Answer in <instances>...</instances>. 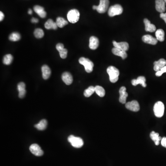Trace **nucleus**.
Listing matches in <instances>:
<instances>
[{
	"mask_svg": "<svg viewBox=\"0 0 166 166\" xmlns=\"http://www.w3.org/2000/svg\"><path fill=\"white\" fill-rule=\"evenodd\" d=\"M109 4V0H100L99 5L98 6H93V9L96 10L100 14H104L108 10Z\"/></svg>",
	"mask_w": 166,
	"mask_h": 166,
	"instance_id": "obj_2",
	"label": "nucleus"
},
{
	"mask_svg": "<svg viewBox=\"0 0 166 166\" xmlns=\"http://www.w3.org/2000/svg\"><path fill=\"white\" fill-rule=\"evenodd\" d=\"M150 137L152 140L155 142V144L156 145H159L160 141H161L162 139V138L159 136V133H156L154 131L151 132V134H150Z\"/></svg>",
	"mask_w": 166,
	"mask_h": 166,
	"instance_id": "obj_24",
	"label": "nucleus"
},
{
	"mask_svg": "<svg viewBox=\"0 0 166 166\" xmlns=\"http://www.w3.org/2000/svg\"><path fill=\"white\" fill-rule=\"evenodd\" d=\"M29 149L31 153L37 157H40L43 156V152L41 149V147L36 144H31L30 147Z\"/></svg>",
	"mask_w": 166,
	"mask_h": 166,
	"instance_id": "obj_8",
	"label": "nucleus"
},
{
	"mask_svg": "<svg viewBox=\"0 0 166 166\" xmlns=\"http://www.w3.org/2000/svg\"><path fill=\"white\" fill-rule=\"evenodd\" d=\"M144 22L145 25V30L146 31L153 33L156 31V26L152 24L149 20L147 19H144Z\"/></svg>",
	"mask_w": 166,
	"mask_h": 166,
	"instance_id": "obj_19",
	"label": "nucleus"
},
{
	"mask_svg": "<svg viewBox=\"0 0 166 166\" xmlns=\"http://www.w3.org/2000/svg\"><path fill=\"white\" fill-rule=\"evenodd\" d=\"M161 144L164 147L166 148V137H163L161 140Z\"/></svg>",
	"mask_w": 166,
	"mask_h": 166,
	"instance_id": "obj_35",
	"label": "nucleus"
},
{
	"mask_svg": "<svg viewBox=\"0 0 166 166\" xmlns=\"http://www.w3.org/2000/svg\"><path fill=\"white\" fill-rule=\"evenodd\" d=\"M32 13H33V11H32V10H31V9H29L28 11V14H31Z\"/></svg>",
	"mask_w": 166,
	"mask_h": 166,
	"instance_id": "obj_39",
	"label": "nucleus"
},
{
	"mask_svg": "<svg viewBox=\"0 0 166 166\" xmlns=\"http://www.w3.org/2000/svg\"><path fill=\"white\" fill-rule=\"evenodd\" d=\"M56 23H57L58 27H60V28H62L65 25L68 24V22L67 20H65L64 18L60 17H58L57 18Z\"/></svg>",
	"mask_w": 166,
	"mask_h": 166,
	"instance_id": "obj_29",
	"label": "nucleus"
},
{
	"mask_svg": "<svg viewBox=\"0 0 166 166\" xmlns=\"http://www.w3.org/2000/svg\"><path fill=\"white\" fill-rule=\"evenodd\" d=\"M112 53L115 55L121 57L122 59H125L128 57V54L126 53V51H123L116 48H114L112 50Z\"/></svg>",
	"mask_w": 166,
	"mask_h": 166,
	"instance_id": "obj_23",
	"label": "nucleus"
},
{
	"mask_svg": "<svg viewBox=\"0 0 166 166\" xmlns=\"http://www.w3.org/2000/svg\"><path fill=\"white\" fill-rule=\"evenodd\" d=\"M62 78L63 81L67 85H71L73 81L72 75L68 72H65L63 73Z\"/></svg>",
	"mask_w": 166,
	"mask_h": 166,
	"instance_id": "obj_18",
	"label": "nucleus"
},
{
	"mask_svg": "<svg viewBox=\"0 0 166 166\" xmlns=\"http://www.w3.org/2000/svg\"><path fill=\"white\" fill-rule=\"evenodd\" d=\"M154 70L156 72H157L166 66V61L164 59H160L158 61L154 62Z\"/></svg>",
	"mask_w": 166,
	"mask_h": 166,
	"instance_id": "obj_15",
	"label": "nucleus"
},
{
	"mask_svg": "<svg viewBox=\"0 0 166 166\" xmlns=\"http://www.w3.org/2000/svg\"><path fill=\"white\" fill-rule=\"evenodd\" d=\"M44 27L48 30H56L57 29L58 26L56 22H54L53 20L51 19H49L45 23Z\"/></svg>",
	"mask_w": 166,
	"mask_h": 166,
	"instance_id": "obj_25",
	"label": "nucleus"
},
{
	"mask_svg": "<svg viewBox=\"0 0 166 166\" xmlns=\"http://www.w3.org/2000/svg\"><path fill=\"white\" fill-rule=\"evenodd\" d=\"M126 109L133 112H138L140 109V106L138 102L136 100H133L125 104Z\"/></svg>",
	"mask_w": 166,
	"mask_h": 166,
	"instance_id": "obj_9",
	"label": "nucleus"
},
{
	"mask_svg": "<svg viewBox=\"0 0 166 166\" xmlns=\"http://www.w3.org/2000/svg\"><path fill=\"white\" fill-rule=\"evenodd\" d=\"M113 45L114 47L123 51H128L129 49V44L127 42H122L118 43L116 41H114L113 42Z\"/></svg>",
	"mask_w": 166,
	"mask_h": 166,
	"instance_id": "obj_14",
	"label": "nucleus"
},
{
	"mask_svg": "<svg viewBox=\"0 0 166 166\" xmlns=\"http://www.w3.org/2000/svg\"><path fill=\"white\" fill-rule=\"evenodd\" d=\"M164 104L162 101H157L154 106V112L155 116L158 118H161L163 116L164 113Z\"/></svg>",
	"mask_w": 166,
	"mask_h": 166,
	"instance_id": "obj_5",
	"label": "nucleus"
},
{
	"mask_svg": "<svg viewBox=\"0 0 166 166\" xmlns=\"http://www.w3.org/2000/svg\"><path fill=\"white\" fill-rule=\"evenodd\" d=\"M126 89L125 86L121 87L119 90V101L121 104L126 103V98L128 97V93L126 92Z\"/></svg>",
	"mask_w": 166,
	"mask_h": 166,
	"instance_id": "obj_10",
	"label": "nucleus"
},
{
	"mask_svg": "<svg viewBox=\"0 0 166 166\" xmlns=\"http://www.w3.org/2000/svg\"><path fill=\"white\" fill-rule=\"evenodd\" d=\"M57 50L60 54V56L62 59H66L67 55V50L64 48V45L62 43H58L56 46Z\"/></svg>",
	"mask_w": 166,
	"mask_h": 166,
	"instance_id": "obj_12",
	"label": "nucleus"
},
{
	"mask_svg": "<svg viewBox=\"0 0 166 166\" xmlns=\"http://www.w3.org/2000/svg\"><path fill=\"white\" fill-rule=\"evenodd\" d=\"M35 37L37 38H41L44 36V32L43 30L40 28H37L34 32Z\"/></svg>",
	"mask_w": 166,
	"mask_h": 166,
	"instance_id": "obj_33",
	"label": "nucleus"
},
{
	"mask_svg": "<svg viewBox=\"0 0 166 166\" xmlns=\"http://www.w3.org/2000/svg\"><path fill=\"white\" fill-rule=\"evenodd\" d=\"M95 92L97 95L99 96L100 97H104L105 95V91L102 87L99 86H96L95 87Z\"/></svg>",
	"mask_w": 166,
	"mask_h": 166,
	"instance_id": "obj_28",
	"label": "nucleus"
},
{
	"mask_svg": "<svg viewBox=\"0 0 166 166\" xmlns=\"http://www.w3.org/2000/svg\"><path fill=\"white\" fill-rule=\"evenodd\" d=\"M42 76L44 80H47L49 78L51 75V70L48 66L43 65L42 67Z\"/></svg>",
	"mask_w": 166,
	"mask_h": 166,
	"instance_id": "obj_21",
	"label": "nucleus"
},
{
	"mask_svg": "<svg viewBox=\"0 0 166 166\" xmlns=\"http://www.w3.org/2000/svg\"><path fill=\"white\" fill-rule=\"evenodd\" d=\"M164 72H166V66L163 67V68H162L161 70L157 72L156 73V75L157 77L161 76L162 75V74Z\"/></svg>",
	"mask_w": 166,
	"mask_h": 166,
	"instance_id": "obj_34",
	"label": "nucleus"
},
{
	"mask_svg": "<svg viewBox=\"0 0 166 166\" xmlns=\"http://www.w3.org/2000/svg\"><path fill=\"white\" fill-rule=\"evenodd\" d=\"M160 18L163 19L166 24V13H161V14H160Z\"/></svg>",
	"mask_w": 166,
	"mask_h": 166,
	"instance_id": "obj_36",
	"label": "nucleus"
},
{
	"mask_svg": "<svg viewBox=\"0 0 166 166\" xmlns=\"http://www.w3.org/2000/svg\"><path fill=\"white\" fill-rule=\"evenodd\" d=\"M123 9L120 4H115L109 7L108 10V14L110 17H114L115 16L120 15L123 13Z\"/></svg>",
	"mask_w": 166,
	"mask_h": 166,
	"instance_id": "obj_7",
	"label": "nucleus"
},
{
	"mask_svg": "<svg viewBox=\"0 0 166 166\" xmlns=\"http://www.w3.org/2000/svg\"><path fill=\"white\" fill-rule=\"evenodd\" d=\"M47 121L45 119H43L41 120L40 122H39L37 124H36L35 125V127L37 129L39 130H41L43 131L44 130L47 128Z\"/></svg>",
	"mask_w": 166,
	"mask_h": 166,
	"instance_id": "obj_27",
	"label": "nucleus"
},
{
	"mask_svg": "<svg viewBox=\"0 0 166 166\" xmlns=\"http://www.w3.org/2000/svg\"><path fill=\"white\" fill-rule=\"evenodd\" d=\"M156 38L158 41L163 42L165 39V33L162 29H158L156 32Z\"/></svg>",
	"mask_w": 166,
	"mask_h": 166,
	"instance_id": "obj_26",
	"label": "nucleus"
},
{
	"mask_svg": "<svg viewBox=\"0 0 166 166\" xmlns=\"http://www.w3.org/2000/svg\"><path fill=\"white\" fill-rule=\"evenodd\" d=\"M19 91V96L20 98H23L25 96L26 94L25 85L24 82H20L18 85L17 86Z\"/></svg>",
	"mask_w": 166,
	"mask_h": 166,
	"instance_id": "obj_20",
	"label": "nucleus"
},
{
	"mask_svg": "<svg viewBox=\"0 0 166 166\" xmlns=\"http://www.w3.org/2000/svg\"><path fill=\"white\" fill-rule=\"evenodd\" d=\"M131 82L133 86H136L139 84H141L144 87H146L147 86L146 84V78L144 76L138 77L137 79L132 80Z\"/></svg>",
	"mask_w": 166,
	"mask_h": 166,
	"instance_id": "obj_17",
	"label": "nucleus"
},
{
	"mask_svg": "<svg viewBox=\"0 0 166 166\" xmlns=\"http://www.w3.org/2000/svg\"><path fill=\"white\" fill-rule=\"evenodd\" d=\"M34 10L41 18H44L46 17L47 13L44 10L43 7L40 6L36 5L34 7Z\"/></svg>",
	"mask_w": 166,
	"mask_h": 166,
	"instance_id": "obj_22",
	"label": "nucleus"
},
{
	"mask_svg": "<svg viewBox=\"0 0 166 166\" xmlns=\"http://www.w3.org/2000/svg\"><path fill=\"white\" fill-rule=\"evenodd\" d=\"M164 1H165V2H166V0H164Z\"/></svg>",
	"mask_w": 166,
	"mask_h": 166,
	"instance_id": "obj_40",
	"label": "nucleus"
},
{
	"mask_svg": "<svg viewBox=\"0 0 166 166\" xmlns=\"http://www.w3.org/2000/svg\"><path fill=\"white\" fill-rule=\"evenodd\" d=\"M31 22H33V23H38V19H36V18H33L32 20H31Z\"/></svg>",
	"mask_w": 166,
	"mask_h": 166,
	"instance_id": "obj_38",
	"label": "nucleus"
},
{
	"mask_svg": "<svg viewBox=\"0 0 166 166\" xmlns=\"http://www.w3.org/2000/svg\"><path fill=\"white\" fill-rule=\"evenodd\" d=\"M13 61V57L11 54H7L5 55L3 57V62L6 65L11 64Z\"/></svg>",
	"mask_w": 166,
	"mask_h": 166,
	"instance_id": "obj_31",
	"label": "nucleus"
},
{
	"mask_svg": "<svg viewBox=\"0 0 166 166\" xmlns=\"http://www.w3.org/2000/svg\"><path fill=\"white\" fill-rule=\"evenodd\" d=\"M20 38H21V36L18 33H12L9 37V40L14 42L19 41Z\"/></svg>",
	"mask_w": 166,
	"mask_h": 166,
	"instance_id": "obj_32",
	"label": "nucleus"
},
{
	"mask_svg": "<svg viewBox=\"0 0 166 166\" xmlns=\"http://www.w3.org/2000/svg\"><path fill=\"white\" fill-rule=\"evenodd\" d=\"M4 18V14L2 12H0V21H2Z\"/></svg>",
	"mask_w": 166,
	"mask_h": 166,
	"instance_id": "obj_37",
	"label": "nucleus"
},
{
	"mask_svg": "<svg viewBox=\"0 0 166 166\" xmlns=\"http://www.w3.org/2000/svg\"><path fill=\"white\" fill-rule=\"evenodd\" d=\"M142 40L144 43L148 44L156 45L157 43L158 40L156 38H154L152 36L146 35L142 37Z\"/></svg>",
	"mask_w": 166,
	"mask_h": 166,
	"instance_id": "obj_13",
	"label": "nucleus"
},
{
	"mask_svg": "<svg viewBox=\"0 0 166 166\" xmlns=\"http://www.w3.org/2000/svg\"><path fill=\"white\" fill-rule=\"evenodd\" d=\"M107 72L109 76L111 82L115 83L118 80L120 72L116 67L114 66H109L107 69Z\"/></svg>",
	"mask_w": 166,
	"mask_h": 166,
	"instance_id": "obj_1",
	"label": "nucleus"
},
{
	"mask_svg": "<svg viewBox=\"0 0 166 166\" xmlns=\"http://www.w3.org/2000/svg\"><path fill=\"white\" fill-rule=\"evenodd\" d=\"M78 61L80 64L84 66L85 70L87 72L90 73L92 72L94 67V64L92 62L89 60V59L81 57L80 58Z\"/></svg>",
	"mask_w": 166,
	"mask_h": 166,
	"instance_id": "obj_4",
	"label": "nucleus"
},
{
	"mask_svg": "<svg viewBox=\"0 0 166 166\" xmlns=\"http://www.w3.org/2000/svg\"><path fill=\"white\" fill-rule=\"evenodd\" d=\"M80 17V12L76 9H73L69 11L67 14V18L69 22L73 24L77 23Z\"/></svg>",
	"mask_w": 166,
	"mask_h": 166,
	"instance_id": "obj_3",
	"label": "nucleus"
},
{
	"mask_svg": "<svg viewBox=\"0 0 166 166\" xmlns=\"http://www.w3.org/2000/svg\"><path fill=\"white\" fill-rule=\"evenodd\" d=\"M95 92V87L93 86H91L84 91V96L86 97H89L92 95V94Z\"/></svg>",
	"mask_w": 166,
	"mask_h": 166,
	"instance_id": "obj_30",
	"label": "nucleus"
},
{
	"mask_svg": "<svg viewBox=\"0 0 166 166\" xmlns=\"http://www.w3.org/2000/svg\"><path fill=\"white\" fill-rule=\"evenodd\" d=\"M90 43H89V47L92 50L96 49L99 46V41L98 38L96 37L92 36L90 38Z\"/></svg>",
	"mask_w": 166,
	"mask_h": 166,
	"instance_id": "obj_16",
	"label": "nucleus"
},
{
	"mask_svg": "<svg viewBox=\"0 0 166 166\" xmlns=\"http://www.w3.org/2000/svg\"><path fill=\"white\" fill-rule=\"evenodd\" d=\"M156 9L158 12L164 13L166 11V2L164 0H156Z\"/></svg>",
	"mask_w": 166,
	"mask_h": 166,
	"instance_id": "obj_11",
	"label": "nucleus"
},
{
	"mask_svg": "<svg viewBox=\"0 0 166 166\" xmlns=\"http://www.w3.org/2000/svg\"><path fill=\"white\" fill-rule=\"evenodd\" d=\"M68 141L73 147L77 148L82 147L84 145V141L81 138L70 135L68 137Z\"/></svg>",
	"mask_w": 166,
	"mask_h": 166,
	"instance_id": "obj_6",
	"label": "nucleus"
}]
</instances>
